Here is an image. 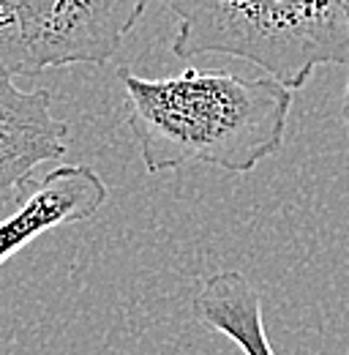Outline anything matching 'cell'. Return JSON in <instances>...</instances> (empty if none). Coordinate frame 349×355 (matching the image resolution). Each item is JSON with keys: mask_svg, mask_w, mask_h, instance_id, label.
Segmentation results:
<instances>
[{"mask_svg": "<svg viewBox=\"0 0 349 355\" xmlns=\"http://www.w3.org/2000/svg\"><path fill=\"white\" fill-rule=\"evenodd\" d=\"M147 0H0V69L36 77L46 69L101 66L118 55Z\"/></svg>", "mask_w": 349, "mask_h": 355, "instance_id": "cell-3", "label": "cell"}, {"mask_svg": "<svg viewBox=\"0 0 349 355\" xmlns=\"http://www.w3.org/2000/svg\"><path fill=\"white\" fill-rule=\"evenodd\" d=\"M69 150V123L52 112L49 90H22L0 69V211L19 205L36 170Z\"/></svg>", "mask_w": 349, "mask_h": 355, "instance_id": "cell-4", "label": "cell"}, {"mask_svg": "<svg viewBox=\"0 0 349 355\" xmlns=\"http://www.w3.org/2000/svg\"><path fill=\"white\" fill-rule=\"evenodd\" d=\"M104 178L85 164H63L30 189V194L0 219V266L46 230L93 219L107 202Z\"/></svg>", "mask_w": 349, "mask_h": 355, "instance_id": "cell-5", "label": "cell"}, {"mask_svg": "<svg viewBox=\"0 0 349 355\" xmlns=\"http://www.w3.org/2000/svg\"><path fill=\"white\" fill-rule=\"evenodd\" d=\"M129 98V129L147 173L211 164L251 173L278 153L295 90L273 74L240 77L224 69H186L174 77H136L118 69Z\"/></svg>", "mask_w": 349, "mask_h": 355, "instance_id": "cell-1", "label": "cell"}, {"mask_svg": "<svg viewBox=\"0 0 349 355\" xmlns=\"http://www.w3.org/2000/svg\"><path fill=\"white\" fill-rule=\"evenodd\" d=\"M341 115H344V123H347V132H349V80H347V90H344V107H341Z\"/></svg>", "mask_w": 349, "mask_h": 355, "instance_id": "cell-7", "label": "cell"}, {"mask_svg": "<svg viewBox=\"0 0 349 355\" xmlns=\"http://www.w3.org/2000/svg\"><path fill=\"white\" fill-rule=\"evenodd\" d=\"M172 55H232L301 90L319 66L349 63V0H164Z\"/></svg>", "mask_w": 349, "mask_h": 355, "instance_id": "cell-2", "label": "cell"}, {"mask_svg": "<svg viewBox=\"0 0 349 355\" xmlns=\"http://www.w3.org/2000/svg\"><path fill=\"white\" fill-rule=\"evenodd\" d=\"M194 317L235 342L243 355H276L265 334L262 298L240 270H218L191 301Z\"/></svg>", "mask_w": 349, "mask_h": 355, "instance_id": "cell-6", "label": "cell"}]
</instances>
